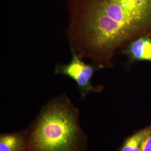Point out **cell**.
Wrapping results in <instances>:
<instances>
[{
    "instance_id": "52a82bcc",
    "label": "cell",
    "mask_w": 151,
    "mask_h": 151,
    "mask_svg": "<svg viewBox=\"0 0 151 151\" xmlns=\"http://www.w3.org/2000/svg\"><path fill=\"white\" fill-rule=\"evenodd\" d=\"M140 151H151V131L143 141Z\"/></svg>"
},
{
    "instance_id": "3957f363",
    "label": "cell",
    "mask_w": 151,
    "mask_h": 151,
    "mask_svg": "<svg viewBox=\"0 0 151 151\" xmlns=\"http://www.w3.org/2000/svg\"><path fill=\"white\" fill-rule=\"evenodd\" d=\"M72 53L70 63L55 65V73L67 76L75 81L82 98L90 93L100 91L101 87L93 86L91 79L95 71L101 67L97 65H92L85 63L81 56L75 51L72 50Z\"/></svg>"
},
{
    "instance_id": "5b68a950",
    "label": "cell",
    "mask_w": 151,
    "mask_h": 151,
    "mask_svg": "<svg viewBox=\"0 0 151 151\" xmlns=\"http://www.w3.org/2000/svg\"><path fill=\"white\" fill-rule=\"evenodd\" d=\"M27 131L3 134L0 137V151H27Z\"/></svg>"
},
{
    "instance_id": "277c9868",
    "label": "cell",
    "mask_w": 151,
    "mask_h": 151,
    "mask_svg": "<svg viewBox=\"0 0 151 151\" xmlns=\"http://www.w3.org/2000/svg\"><path fill=\"white\" fill-rule=\"evenodd\" d=\"M129 62L133 63L138 61L151 62V37L143 35L131 40L123 50Z\"/></svg>"
},
{
    "instance_id": "8992f818",
    "label": "cell",
    "mask_w": 151,
    "mask_h": 151,
    "mask_svg": "<svg viewBox=\"0 0 151 151\" xmlns=\"http://www.w3.org/2000/svg\"><path fill=\"white\" fill-rule=\"evenodd\" d=\"M151 131V127L130 136L125 142L121 151H140L143 141Z\"/></svg>"
},
{
    "instance_id": "7a4b0ae2",
    "label": "cell",
    "mask_w": 151,
    "mask_h": 151,
    "mask_svg": "<svg viewBox=\"0 0 151 151\" xmlns=\"http://www.w3.org/2000/svg\"><path fill=\"white\" fill-rule=\"evenodd\" d=\"M27 135V151H83L86 143L79 111L65 95L42 108Z\"/></svg>"
},
{
    "instance_id": "6da1fadb",
    "label": "cell",
    "mask_w": 151,
    "mask_h": 151,
    "mask_svg": "<svg viewBox=\"0 0 151 151\" xmlns=\"http://www.w3.org/2000/svg\"><path fill=\"white\" fill-rule=\"evenodd\" d=\"M70 11L71 50L101 68L122 45L151 32V0H70Z\"/></svg>"
}]
</instances>
